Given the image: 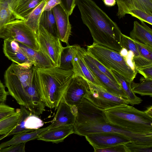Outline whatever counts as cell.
Returning a JSON list of instances; mask_svg holds the SVG:
<instances>
[{"instance_id":"6da1fadb","label":"cell","mask_w":152,"mask_h":152,"mask_svg":"<svg viewBox=\"0 0 152 152\" xmlns=\"http://www.w3.org/2000/svg\"><path fill=\"white\" fill-rule=\"evenodd\" d=\"M76 5L94 42L119 52L122 33L116 23L93 0H77Z\"/></svg>"},{"instance_id":"7a4b0ae2","label":"cell","mask_w":152,"mask_h":152,"mask_svg":"<svg viewBox=\"0 0 152 152\" xmlns=\"http://www.w3.org/2000/svg\"><path fill=\"white\" fill-rule=\"evenodd\" d=\"M77 107L74 133L85 136L98 132L117 133L127 136L134 143L152 145V133H134L108 123L105 119L103 110L96 107L85 98Z\"/></svg>"},{"instance_id":"3957f363","label":"cell","mask_w":152,"mask_h":152,"mask_svg":"<svg viewBox=\"0 0 152 152\" xmlns=\"http://www.w3.org/2000/svg\"><path fill=\"white\" fill-rule=\"evenodd\" d=\"M32 67L26 68L13 62L5 72L4 80L9 94L19 104L38 116L45 111V106L38 94Z\"/></svg>"},{"instance_id":"277c9868","label":"cell","mask_w":152,"mask_h":152,"mask_svg":"<svg viewBox=\"0 0 152 152\" xmlns=\"http://www.w3.org/2000/svg\"><path fill=\"white\" fill-rule=\"evenodd\" d=\"M35 85L45 106L57 109L73 77L72 70L58 67L45 68L32 67Z\"/></svg>"},{"instance_id":"5b68a950","label":"cell","mask_w":152,"mask_h":152,"mask_svg":"<svg viewBox=\"0 0 152 152\" xmlns=\"http://www.w3.org/2000/svg\"><path fill=\"white\" fill-rule=\"evenodd\" d=\"M107 122L136 133H152V117L128 104L103 111Z\"/></svg>"},{"instance_id":"8992f818","label":"cell","mask_w":152,"mask_h":152,"mask_svg":"<svg viewBox=\"0 0 152 152\" xmlns=\"http://www.w3.org/2000/svg\"><path fill=\"white\" fill-rule=\"evenodd\" d=\"M87 52L109 70H113L132 83L137 72L127 64L119 52L96 43L87 46Z\"/></svg>"},{"instance_id":"52a82bcc","label":"cell","mask_w":152,"mask_h":152,"mask_svg":"<svg viewBox=\"0 0 152 152\" xmlns=\"http://www.w3.org/2000/svg\"><path fill=\"white\" fill-rule=\"evenodd\" d=\"M0 38L14 40L35 50H39L36 34L24 20L14 19L4 25L0 29Z\"/></svg>"},{"instance_id":"ba28073f","label":"cell","mask_w":152,"mask_h":152,"mask_svg":"<svg viewBox=\"0 0 152 152\" xmlns=\"http://www.w3.org/2000/svg\"><path fill=\"white\" fill-rule=\"evenodd\" d=\"M36 34L39 50L56 66L59 67L64 48L60 40L41 25Z\"/></svg>"},{"instance_id":"9c48e42d","label":"cell","mask_w":152,"mask_h":152,"mask_svg":"<svg viewBox=\"0 0 152 152\" xmlns=\"http://www.w3.org/2000/svg\"><path fill=\"white\" fill-rule=\"evenodd\" d=\"M88 83L89 90L84 97L100 109L104 111L129 104L128 99L111 94L101 86Z\"/></svg>"},{"instance_id":"30bf717a","label":"cell","mask_w":152,"mask_h":152,"mask_svg":"<svg viewBox=\"0 0 152 152\" xmlns=\"http://www.w3.org/2000/svg\"><path fill=\"white\" fill-rule=\"evenodd\" d=\"M85 137L94 149L107 148L132 142L129 137L117 133L98 132L89 134Z\"/></svg>"},{"instance_id":"8fae6325","label":"cell","mask_w":152,"mask_h":152,"mask_svg":"<svg viewBox=\"0 0 152 152\" xmlns=\"http://www.w3.org/2000/svg\"><path fill=\"white\" fill-rule=\"evenodd\" d=\"M89 89L87 81L80 77H73L63 98L70 106H77L81 102Z\"/></svg>"},{"instance_id":"7c38bea8","label":"cell","mask_w":152,"mask_h":152,"mask_svg":"<svg viewBox=\"0 0 152 152\" xmlns=\"http://www.w3.org/2000/svg\"><path fill=\"white\" fill-rule=\"evenodd\" d=\"M56 24V37L61 42L68 45L69 38L71 33V26L69 15L62 2L52 9Z\"/></svg>"},{"instance_id":"4fadbf2b","label":"cell","mask_w":152,"mask_h":152,"mask_svg":"<svg viewBox=\"0 0 152 152\" xmlns=\"http://www.w3.org/2000/svg\"><path fill=\"white\" fill-rule=\"evenodd\" d=\"M57 109L51 124L48 126V129L64 126H74L77 114V106H70L63 97Z\"/></svg>"},{"instance_id":"5bb4252c","label":"cell","mask_w":152,"mask_h":152,"mask_svg":"<svg viewBox=\"0 0 152 152\" xmlns=\"http://www.w3.org/2000/svg\"><path fill=\"white\" fill-rule=\"evenodd\" d=\"M3 49L5 56L13 62L27 68H31L33 65L20 49L17 42L4 40Z\"/></svg>"},{"instance_id":"9a60e30c","label":"cell","mask_w":152,"mask_h":152,"mask_svg":"<svg viewBox=\"0 0 152 152\" xmlns=\"http://www.w3.org/2000/svg\"><path fill=\"white\" fill-rule=\"evenodd\" d=\"M81 55L84 61L101 83L103 88L111 94L127 99L126 95L119 84L114 82L101 72L86 57Z\"/></svg>"},{"instance_id":"2e32d148","label":"cell","mask_w":152,"mask_h":152,"mask_svg":"<svg viewBox=\"0 0 152 152\" xmlns=\"http://www.w3.org/2000/svg\"><path fill=\"white\" fill-rule=\"evenodd\" d=\"M117 16L120 19L132 10H138L152 15V0H116Z\"/></svg>"},{"instance_id":"e0dca14e","label":"cell","mask_w":152,"mask_h":152,"mask_svg":"<svg viewBox=\"0 0 152 152\" xmlns=\"http://www.w3.org/2000/svg\"><path fill=\"white\" fill-rule=\"evenodd\" d=\"M72 61L73 77H81L88 82L102 87L101 83L87 66L78 48Z\"/></svg>"},{"instance_id":"ac0fdd59","label":"cell","mask_w":152,"mask_h":152,"mask_svg":"<svg viewBox=\"0 0 152 152\" xmlns=\"http://www.w3.org/2000/svg\"><path fill=\"white\" fill-rule=\"evenodd\" d=\"M74 126L66 125L50 128L40 134L37 139L45 142L58 143L74 133Z\"/></svg>"},{"instance_id":"d6986e66","label":"cell","mask_w":152,"mask_h":152,"mask_svg":"<svg viewBox=\"0 0 152 152\" xmlns=\"http://www.w3.org/2000/svg\"><path fill=\"white\" fill-rule=\"evenodd\" d=\"M140 23L135 21L132 30L130 33L132 39L152 48V30L145 22L140 21Z\"/></svg>"},{"instance_id":"ffe728a7","label":"cell","mask_w":152,"mask_h":152,"mask_svg":"<svg viewBox=\"0 0 152 152\" xmlns=\"http://www.w3.org/2000/svg\"><path fill=\"white\" fill-rule=\"evenodd\" d=\"M18 42L20 49L36 68H45L56 66L40 50H35L20 43Z\"/></svg>"},{"instance_id":"44dd1931","label":"cell","mask_w":152,"mask_h":152,"mask_svg":"<svg viewBox=\"0 0 152 152\" xmlns=\"http://www.w3.org/2000/svg\"><path fill=\"white\" fill-rule=\"evenodd\" d=\"M44 0H17L13 15L16 19L24 20L33 9Z\"/></svg>"},{"instance_id":"7402d4cb","label":"cell","mask_w":152,"mask_h":152,"mask_svg":"<svg viewBox=\"0 0 152 152\" xmlns=\"http://www.w3.org/2000/svg\"><path fill=\"white\" fill-rule=\"evenodd\" d=\"M48 129L47 126L30 132H22L14 134L11 139L0 144V149L12 145L26 143L28 141L37 139L40 134Z\"/></svg>"},{"instance_id":"603a6c76","label":"cell","mask_w":152,"mask_h":152,"mask_svg":"<svg viewBox=\"0 0 152 152\" xmlns=\"http://www.w3.org/2000/svg\"><path fill=\"white\" fill-rule=\"evenodd\" d=\"M123 91L126 95L129 104L132 105L139 104L142 102V100L135 95L131 88V83L126 80L123 76L115 71L110 70Z\"/></svg>"},{"instance_id":"cb8c5ba5","label":"cell","mask_w":152,"mask_h":152,"mask_svg":"<svg viewBox=\"0 0 152 152\" xmlns=\"http://www.w3.org/2000/svg\"><path fill=\"white\" fill-rule=\"evenodd\" d=\"M17 0H0V29L14 19L13 12Z\"/></svg>"},{"instance_id":"d4e9b609","label":"cell","mask_w":152,"mask_h":152,"mask_svg":"<svg viewBox=\"0 0 152 152\" xmlns=\"http://www.w3.org/2000/svg\"><path fill=\"white\" fill-rule=\"evenodd\" d=\"M48 1L44 0L36 7L25 19L26 24L35 34L39 25L42 13Z\"/></svg>"},{"instance_id":"484cf974","label":"cell","mask_w":152,"mask_h":152,"mask_svg":"<svg viewBox=\"0 0 152 152\" xmlns=\"http://www.w3.org/2000/svg\"><path fill=\"white\" fill-rule=\"evenodd\" d=\"M77 45H69L63 48L60 58L59 68L65 70H72V61L75 55Z\"/></svg>"},{"instance_id":"4316f807","label":"cell","mask_w":152,"mask_h":152,"mask_svg":"<svg viewBox=\"0 0 152 152\" xmlns=\"http://www.w3.org/2000/svg\"><path fill=\"white\" fill-rule=\"evenodd\" d=\"M20 116V109L18 108L14 113L0 120V135L5 134L13 129Z\"/></svg>"},{"instance_id":"83f0119b","label":"cell","mask_w":152,"mask_h":152,"mask_svg":"<svg viewBox=\"0 0 152 152\" xmlns=\"http://www.w3.org/2000/svg\"><path fill=\"white\" fill-rule=\"evenodd\" d=\"M20 116L16 127L8 133L0 137V141L6 137L22 132H30L34 130L26 129L24 124L26 118L31 113L25 107L20 105Z\"/></svg>"},{"instance_id":"f1b7e54d","label":"cell","mask_w":152,"mask_h":152,"mask_svg":"<svg viewBox=\"0 0 152 152\" xmlns=\"http://www.w3.org/2000/svg\"><path fill=\"white\" fill-rule=\"evenodd\" d=\"M131 88L134 94L141 96H152V79L141 77L140 82L131 83Z\"/></svg>"},{"instance_id":"f546056e","label":"cell","mask_w":152,"mask_h":152,"mask_svg":"<svg viewBox=\"0 0 152 152\" xmlns=\"http://www.w3.org/2000/svg\"><path fill=\"white\" fill-rule=\"evenodd\" d=\"M39 25L56 37L57 28L55 18L52 10L43 11L41 14Z\"/></svg>"},{"instance_id":"4dcf8cb0","label":"cell","mask_w":152,"mask_h":152,"mask_svg":"<svg viewBox=\"0 0 152 152\" xmlns=\"http://www.w3.org/2000/svg\"><path fill=\"white\" fill-rule=\"evenodd\" d=\"M78 48L81 54L86 57L99 71L107 76L113 81L119 84L110 70L107 69L95 58L88 54L84 48L81 47L79 45L78 46Z\"/></svg>"},{"instance_id":"1f68e13d","label":"cell","mask_w":152,"mask_h":152,"mask_svg":"<svg viewBox=\"0 0 152 152\" xmlns=\"http://www.w3.org/2000/svg\"><path fill=\"white\" fill-rule=\"evenodd\" d=\"M121 38L122 48H124L128 51L132 52L135 57L142 56L139 53L136 45L132 39L122 33L121 34Z\"/></svg>"},{"instance_id":"d6a6232c","label":"cell","mask_w":152,"mask_h":152,"mask_svg":"<svg viewBox=\"0 0 152 152\" xmlns=\"http://www.w3.org/2000/svg\"><path fill=\"white\" fill-rule=\"evenodd\" d=\"M44 123L38 116L31 114L26 119L25 127L28 129L35 130L43 126Z\"/></svg>"},{"instance_id":"836d02e7","label":"cell","mask_w":152,"mask_h":152,"mask_svg":"<svg viewBox=\"0 0 152 152\" xmlns=\"http://www.w3.org/2000/svg\"><path fill=\"white\" fill-rule=\"evenodd\" d=\"M133 40L140 55L147 60L152 61V48L141 43L136 40Z\"/></svg>"},{"instance_id":"e575fe53","label":"cell","mask_w":152,"mask_h":152,"mask_svg":"<svg viewBox=\"0 0 152 152\" xmlns=\"http://www.w3.org/2000/svg\"><path fill=\"white\" fill-rule=\"evenodd\" d=\"M127 152H151L152 145L138 144L131 142L124 144Z\"/></svg>"},{"instance_id":"d590c367","label":"cell","mask_w":152,"mask_h":152,"mask_svg":"<svg viewBox=\"0 0 152 152\" xmlns=\"http://www.w3.org/2000/svg\"><path fill=\"white\" fill-rule=\"evenodd\" d=\"M129 14L149 24H152V15L149 14L142 11L136 10L130 11Z\"/></svg>"},{"instance_id":"8d00e7d4","label":"cell","mask_w":152,"mask_h":152,"mask_svg":"<svg viewBox=\"0 0 152 152\" xmlns=\"http://www.w3.org/2000/svg\"><path fill=\"white\" fill-rule=\"evenodd\" d=\"M119 53L124 58L128 65L133 70L137 72V69L133 61V58L134 57V55L133 52L131 51H128L124 48H123Z\"/></svg>"},{"instance_id":"74e56055","label":"cell","mask_w":152,"mask_h":152,"mask_svg":"<svg viewBox=\"0 0 152 152\" xmlns=\"http://www.w3.org/2000/svg\"><path fill=\"white\" fill-rule=\"evenodd\" d=\"M95 152H127L124 144L116 145L105 148L94 149Z\"/></svg>"},{"instance_id":"f35d334b","label":"cell","mask_w":152,"mask_h":152,"mask_svg":"<svg viewBox=\"0 0 152 152\" xmlns=\"http://www.w3.org/2000/svg\"><path fill=\"white\" fill-rule=\"evenodd\" d=\"M26 142L12 145L0 149V152H25Z\"/></svg>"},{"instance_id":"ab89813d","label":"cell","mask_w":152,"mask_h":152,"mask_svg":"<svg viewBox=\"0 0 152 152\" xmlns=\"http://www.w3.org/2000/svg\"><path fill=\"white\" fill-rule=\"evenodd\" d=\"M15 108L4 104H0V120L14 113Z\"/></svg>"},{"instance_id":"60d3db41","label":"cell","mask_w":152,"mask_h":152,"mask_svg":"<svg viewBox=\"0 0 152 152\" xmlns=\"http://www.w3.org/2000/svg\"><path fill=\"white\" fill-rule=\"evenodd\" d=\"M133 61L136 69L137 68L152 65V61L148 60L141 56H134Z\"/></svg>"},{"instance_id":"b9f144b4","label":"cell","mask_w":152,"mask_h":152,"mask_svg":"<svg viewBox=\"0 0 152 152\" xmlns=\"http://www.w3.org/2000/svg\"><path fill=\"white\" fill-rule=\"evenodd\" d=\"M137 70L144 78L152 79V65L137 68Z\"/></svg>"},{"instance_id":"7bdbcfd3","label":"cell","mask_w":152,"mask_h":152,"mask_svg":"<svg viewBox=\"0 0 152 152\" xmlns=\"http://www.w3.org/2000/svg\"><path fill=\"white\" fill-rule=\"evenodd\" d=\"M9 94L8 91L5 89V86L0 80V104L4 103Z\"/></svg>"},{"instance_id":"ee69618b","label":"cell","mask_w":152,"mask_h":152,"mask_svg":"<svg viewBox=\"0 0 152 152\" xmlns=\"http://www.w3.org/2000/svg\"><path fill=\"white\" fill-rule=\"evenodd\" d=\"M66 3L65 7L69 15L72 14L73 11L76 6L77 0H65Z\"/></svg>"},{"instance_id":"f6af8a7d","label":"cell","mask_w":152,"mask_h":152,"mask_svg":"<svg viewBox=\"0 0 152 152\" xmlns=\"http://www.w3.org/2000/svg\"><path fill=\"white\" fill-rule=\"evenodd\" d=\"M62 2L61 0H48L43 9V11H49Z\"/></svg>"},{"instance_id":"bcb514c9","label":"cell","mask_w":152,"mask_h":152,"mask_svg":"<svg viewBox=\"0 0 152 152\" xmlns=\"http://www.w3.org/2000/svg\"><path fill=\"white\" fill-rule=\"evenodd\" d=\"M103 1L104 5L109 7L114 6L116 3V0H103Z\"/></svg>"},{"instance_id":"7dc6e473","label":"cell","mask_w":152,"mask_h":152,"mask_svg":"<svg viewBox=\"0 0 152 152\" xmlns=\"http://www.w3.org/2000/svg\"><path fill=\"white\" fill-rule=\"evenodd\" d=\"M144 112L147 114L152 117V106H150L147 108L146 110Z\"/></svg>"}]
</instances>
